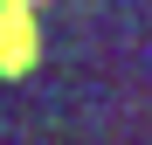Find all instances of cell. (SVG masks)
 Listing matches in <instances>:
<instances>
[{
  "label": "cell",
  "mask_w": 152,
  "mask_h": 145,
  "mask_svg": "<svg viewBox=\"0 0 152 145\" xmlns=\"http://www.w3.org/2000/svg\"><path fill=\"white\" fill-rule=\"evenodd\" d=\"M42 62V21L35 0H0V83H21Z\"/></svg>",
  "instance_id": "1"
}]
</instances>
